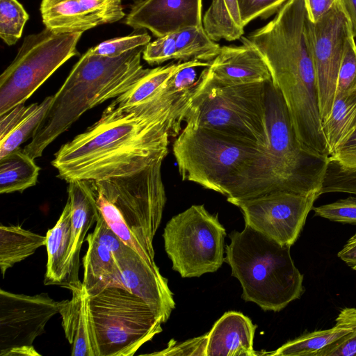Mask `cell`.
Returning <instances> with one entry per match:
<instances>
[{"mask_svg":"<svg viewBox=\"0 0 356 356\" xmlns=\"http://www.w3.org/2000/svg\"><path fill=\"white\" fill-rule=\"evenodd\" d=\"M196 89L172 76L143 102L119 106L113 102L96 122L56 152L51 165L58 177L67 182L106 179L164 161Z\"/></svg>","mask_w":356,"mask_h":356,"instance_id":"cell-1","label":"cell"},{"mask_svg":"<svg viewBox=\"0 0 356 356\" xmlns=\"http://www.w3.org/2000/svg\"><path fill=\"white\" fill-rule=\"evenodd\" d=\"M172 153L183 181L219 193L229 202L279 191L268 148L185 124Z\"/></svg>","mask_w":356,"mask_h":356,"instance_id":"cell-2","label":"cell"},{"mask_svg":"<svg viewBox=\"0 0 356 356\" xmlns=\"http://www.w3.org/2000/svg\"><path fill=\"white\" fill-rule=\"evenodd\" d=\"M145 47L117 57L85 52L53 95L42 120L23 151L32 159L66 131L87 111L129 90L149 68L140 63Z\"/></svg>","mask_w":356,"mask_h":356,"instance_id":"cell-3","label":"cell"},{"mask_svg":"<svg viewBox=\"0 0 356 356\" xmlns=\"http://www.w3.org/2000/svg\"><path fill=\"white\" fill-rule=\"evenodd\" d=\"M226 246L225 261L240 282L242 298L264 311L280 312L305 291L303 275L296 268L289 245H282L245 225L234 231Z\"/></svg>","mask_w":356,"mask_h":356,"instance_id":"cell-4","label":"cell"},{"mask_svg":"<svg viewBox=\"0 0 356 356\" xmlns=\"http://www.w3.org/2000/svg\"><path fill=\"white\" fill-rule=\"evenodd\" d=\"M268 82L209 87L204 85L200 74L184 122L268 148Z\"/></svg>","mask_w":356,"mask_h":356,"instance_id":"cell-5","label":"cell"},{"mask_svg":"<svg viewBox=\"0 0 356 356\" xmlns=\"http://www.w3.org/2000/svg\"><path fill=\"white\" fill-rule=\"evenodd\" d=\"M88 304L98 356H132L162 332L157 313L125 289L106 288Z\"/></svg>","mask_w":356,"mask_h":356,"instance_id":"cell-6","label":"cell"},{"mask_svg":"<svg viewBox=\"0 0 356 356\" xmlns=\"http://www.w3.org/2000/svg\"><path fill=\"white\" fill-rule=\"evenodd\" d=\"M266 90L268 150L278 190L301 194L318 192L329 159L303 147L285 101L272 81L267 83Z\"/></svg>","mask_w":356,"mask_h":356,"instance_id":"cell-7","label":"cell"},{"mask_svg":"<svg viewBox=\"0 0 356 356\" xmlns=\"http://www.w3.org/2000/svg\"><path fill=\"white\" fill-rule=\"evenodd\" d=\"M83 33H56L44 28L24 39L0 76V115L25 102L66 61L76 55Z\"/></svg>","mask_w":356,"mask_h":356,"instance_id":"cell-8","label":"cell"},{"mask_svg":"<svg viewBox=\"0 0 356 356\" xmlns=\"http://www.w3.org/2000/svg\"><path fill=\"white\" fill-rule=\"evenodd\" d=\"M225 235L218 216L209 213L203 204L192 205L173 216L163 234L172 269L182 277L216 272L225 260Z\"/></svg>","mask_w":356,"mask_h":356,"instance_id":"cell-9","label":"cell"},{"mask_svg":"<svg viewBox=\"0 0 356 356\" xmlns=\"http://www.w3.org/2000/svg\"><path fill=\"white\" fill-rule=\"evenodd\" d=\"M163 161L129 175L90 180L93 187L118 208L131 229L151 243L166 202Z\"/></svg>","mask_w":356,"mask_h":356,"instance_id":"cell-10","label":"cell"},{"mask_svg":"<svg viewBox=\"0 0 356 356\" xmlns=\"http://www.w3.org/2000/svg\"><path fill=\"white\" fill-rule=\"evenodd\" d=\"M63 304L47 293L29 296L1 289L0 356L41 355L33 342Z\"/></svg>","mask_w":356,"mask_h":356,"instance_id":"cell-11","label":"cell"},{"mask_svg":"<svg viewBox=\"0 0 356 356\" xmlns=\"http://www.w3.org/2000/svg\"><path fill=\"white\" fill-rule=\"evenodd\" d=\"M319 196L318 192L301 194L275 191L229 202L241 209L245 225L291 247Z\"/></svg>","mask_w":356,"mask_h":356,"instance_id":"cell-12","label":"cell"},{"mask_svg":"<svg viewBox=\"0 0 356 356\" xmlns=\"http://www.w3.org/2000/svg\"><path fill=\"white\" fill-rule=\"evenodd\" d=\"M351 33L349 21L339 0L316 22L308 18L307 34L322 123L332 109L346 43Z\"/></svg>","mask_w":356,"mask_h":356,"instance_id":"cell-13","label":"cell"},{"mask_svg":"<svg viewBox=\"0 0 356 356\" xmlns=\"http://www.w3.org/2000/svg\"><path fill=\"white\" fill-rule=\"evenodd\" d=\"M42 20L56 33H83L125 17L122 0H42Z\"/></svg>","mask_w":356,"mask_h":356,"instance_id":"cell-14","label":"cell"},{"mask_svg":"<svg viewBox=\"0 0 356 356\" xmlns=\"http://www.w3.org/2000/svg\"><path fill=\"white\" fill-rule=\"evenodd\" d=\"M243 44L223 46L200 73L204 86L223 87L272 81L261 53L245 37Z\"/></svg>","mask_w":356,"mask_h":356,"instance_id":"cell-15","label":"cell"},{"mask_svg":"<svg viewBox=\"0 0 356 356\" xmlns=\"http://www.w3.org/2000/svg\"><path fill=\"white\" fill-rule=\"evenodd\" d=\"M202 0H138L124 24L149 30L156 38L177 31L202 26Z\"/></svg>","mask_w":356,"mask_h":356,"instance_id":"cell-16","label":"cell"},{"mask_svg":"<svg viewBox=\"0 0 356 356\" xmlns=\"http://www.w3.org/2000/svg\"><path fill=\"white\" fill-rule=\"evenodd\" d=\"M116 260L123 288L143 300L165 323L175 302L168 280L157 266L147 262L129 247Z\"/></svg>","mask_w":356,"mask_h":356,"instance_id":"cell-17","label":"cell"},{"mask_svg":"<svg viewBox=\"0 0 356 356\" xmlns=\"http://www.w3.org/2000/svg\"><path fill=\"white\" fill-rule=\"evenodd\" d=\"M67 194L71 207V239L65 268L63 287L81 283L79 257L82 244L99 216L95 194L90 180L68 181Z\"/></svg>","mask_w":356,"mask_h":356,"instance_id":"cell-18","label":"cell"},{"mask_svg":"<svg viewBox=\"0 0 356 356\" xmlns=\"http://www.w3.org/2000/svg\"><path fill=\"white\" fill-rule=\"evenodd\" d=\"M220 47L208 36L202 26L157 38L145 47L142 56L149 65H159L169 60L211 62Z\"/></svg>","mask_w":356,"mask_h":356,"instance_id":"cell-19","label":"cell"},{"mask_svg":"<svg viewBox=\"0 0 356 356\" xmlns=\"http://www.w3.org/2000/svg\"><path fill=\"white\" fill-rule=\"evenodd\" d=\"M72 298L64 300L60 309L62 327L71 345L72 356H98L89 310V295L82 282L70 286Z\"/></svg>","mask_w":356,"mask_h":356,"instance_id":"cell-20","label":"cell"},{"mask_svg":"<svg viewBox=\"0 0 356 356\" xmlns=\"http://www.w3.org/2000/svg\"><path fill=\"white\" fill-rule=\"evenodd\" d=\"M257 325L241 312H228L213 325L208 334L207 356H254Z\"/></svg>","mask_w":356,"mask_h":356,"instance_id":"cell-21","label":"cell"},{"mask_svg":"<svg viewBox=\"0 0 356 356\" xmlns=\"http://www.w3.org/2000/svg\"><path fill=\"white\" fill-rule=\"evenodd\" d=\"M356 327V308L342 309L335 325L327 330L307 332L289 341L267 355L275 356H316L322 349L343 339Z\"/></svg>","mask_w":356,"mask_h":356,"instance_id":"cell-22","label":"cell"},{"mask_svg":"<svg viewBox=\"0 0 356 356\" xmlns=\"http://www.w3.org/2000/svg\"><path fill=\"white\" fill-rule=\"evenodd\" d=\"M85 241L88 248L83 258L84 272L82 283L89 296L108 287L123 288L120 268L113 254L97 241L92 232L86 236Z\"/></svg>","mask_w":356,"mask_h":356,"instance_id":"cell-23","label":"cell"},{"mask_svg":"<svg viewBox=\"0 0 356 356\" xmlns=\"http://www.w3.org/2000/svg\"><path fill=\"white\" fill-rule=\"evenodd\" d=\"M70 239L71 207L67 200L56 225L46 234L47 263L44 281L45 285L63 287Z\"/></svg>","mask_w":356,"mask_h":356,"instance_id":"cell-24","label":"cell"},{"mask_svg":"<svg viewBox=\"0 0 356 356\" xmlns=\"http://www.w3.org/2000/svg\"><path fill=\"white\" fill-rule=\"evenodd\" d=\"M322 128L330 156L356 131V88L334 99L328 117L322 123Z\"/></svg>","mask_w":356,"mask_h":356,"instance_id":"cell-25","label":"cell"},{"mask_svg":"<svg viewBox=\"0 0 356 356\" xmlns=\"http://www.w3.org/2000/svg\"><path fill=\"white\" fill-rule=\"evenodd\" d=\"M210 62L179 61L156 67L139 79L129 90L113 101L119 106H134L143 102L163 90L168 80L177 72L188 67H208Z\"/></svg>","mask_w":356,"mask_h":356,"instance_id":"cell-26","label":"cell"},{"mask_svg":"<svg viewBox=\"0 0 356 356\" xmlns=\"http://www.w3.org/2000/svg\"><path fill=\"white\" fill-rule=\"evenodd\" d=\"M46 236L34 233L20 225L0 226V270L2 278L6 271L33 254L45 245Z\"/></svg>","mask_w":356,"mask_h":356,"instance_id":"cell-27","label":"cell"},{"mask_svg":"<svg viewBox=\"0 0 356 356\" xmlns=\"http://www.w3.org/2000/svg\"><path fill=\"white\" fill-rule=\"evenodd\" d=\"M208 36L217 42L222 39L234 41L244 33L237 0H212L202 19Z\"/></svg>","mask_w":356,"mask_h":356,"instance_id":"cell-28","label":"cell"},{"mask_svg":"<svg viewBox=\"0 0 356 356\" xmlns=\"http://www.w3.org/2000/svg\"><path fill=\"white\" fill-rule=\"evenodd\" d=\"M23 149L0 159V193H22L38 181L40 167Z\"/></svg>","mask_w":356,"mask_h":356,"instance_id":"cell-29","label":"cell"},{"mask_svg":"<svg viewBox=\"0 0 356 356\" xmlns=\"http://www.w3.org/2000/svg\"><path fill=\"white\" fill-rule=\"evenodd\" d=\"M93 189L98 209L109 227L126 245L147 262L156 264L152 243L139 237L128 225L118 208L94 187Z\"/></svg>","mask_w":356,"mask_h":356,"instance_id":"cell-30","label":"cell"},{"mask_svg":"<svg viewBox=\"0 0 356 356\" xmlns=\"http://www.w3.org/2000/svg\"><path fill=\"white\" fill-rule=\"evenodd\" d=\"M53 99L48 96L35 110L16 127L7 136L0 140V159L20 149V145L32 135L44 117Z\"/></svg>","mask_w":356,"mask_h":356,"instance_id":"cell-31","label":"cell"},{"mask_svg":"<svg viewBox=\"0 0 356 356\" xmlns=\"http://www.w3.org/2000/svg\"><path fill=\"white\" fill-rule=\"evenodd\" d=\"M29 15L17 0H0V37L8 46L22 37Z\"/></svg>","mask_w":356,"mask_h":356,"instance_id":"cell-32","label":"cell"},{"mask_svg":"<svg viewBox=\"0 0 356 356\" xmlns=\"http://www.w3.org/2000/svg\"><path fill=\"white\" fill-rule=\"evenodd\" d=\"M150 40L147 32L136 30V32L129 35L105 40L88 51L94 55L117 57L138 47H145Z\"/></svg>","mask_w":356,"mask_h":356,"instance_id":"cell-33","label":"cell"},{"mask_svg":"<svg viewBox=\"0 0 356 356\" xmlns=\"http://www.w3.org/2000/svg\"><path fill=\"white\" fill-rule=\"evenodd\" d=\"M353 33L348 36L338 73L335 98L356 88V42Z\"/></svg>","mask_w":356,"mask_h":356,"instance_id":"cell-34","label":"cell"},{"mask_svg":"<svg viewBox=\"0 0 356 356\" xmlns=\"http://www.w3.org/2000/svg\"><path fill=\"white\" fill-rule=\"evenodd\" d=\"M328 193L356 194V171L343 170L336 163L329 161L318 194Z\"/></svg>","mask_w":356,"mask_h":356,"instance_id":"cell-35","label":"cell"},{"mask_svg":"<svg viewBox=\"0 0 356 356\" xmlns=\"http://www.w3.org/2000/svg\"><path fill=\"white\" fill-rule=\"evenodd\" d=\"M314 215L330 221L356 225V197L350 196L334 202L313 207Z\"/></svg>","mask_w":356,"mask_h":356,"instance_id":"cell-36","label":"cell"},{"mask_svg":"<svg viewBox=\"0 0 356 356\" xmlns=\"http://www.w3.org/2000/svg\"><path fill=\"white\" fill-rule=\"evenodd\" d=\"M288 0H237L242 24L245 27L252 20L268 19L280 9Z\"/></svg>","mask_w":356,"mask_h":356,"instance_id":"cell-37","label":"cell"},{"mask_svg":"<svg viewBox=\"0 0 356 356\" xmlns=\"http://www.w3.org/2000/svg\"><path fill=\"white\" fill-rule=\"evenodd\" d=\"M208 334L188 339L180 343L170 341L168 347L159 352L149 355H200L207 356Z\"/></svg>","mask_w":356,"mask_h":356,"instance_id":"cell-38","label":"cell"},{"mask_svg":"<svg viewBox=\"0 0 356 356\" xmlns=\"http://www.w3.org/2000/svg\"><path fill=\"white\" fill-rule=\"evenodd\" d=\"M92 234L99 243L113 254L115 259L123 254L128 247L109 227L100 212Z\"/></svg>","mask_w":356,"mask_h":356,"instance_id":"cell-39","label":"cell"},{"mask_svg":"<svg viewBox=\"0 0 356 356\" xmlns=\"http://www.w3.org/2000/svg\"><path fill=\"white\" fill-rule=\"evenodd\" d=\"M38 103L29 105L20 104L6 113L0 115V140L7 136L16 127L31 114Z\"/></svg>","mask_w":356,"mask_h":356,"instance_id":"cell-40","label":"cell"},{"mask_svg":"<svg viewBox=\"0 0 356 356\" xmlns=\"http://www.w3.org/2000/svg\"><path fill=\"white\" fill-rule=\"evenodd\" d=\"M328 159L343 170L356 171V131L349 140Z\"/></svg>","mask_w":356,"mask_h":356,"instance_id":"cell-41","label":"cell"},{"mask_svg":"<svg viewBox=\"0 0 356 356\" xmlns=\"http://www.w3.org/2000/svg\"><path fill=\"white\" fill-rule=\"evenodd\" d=\"M316 356H356V327L341 340L322 349Z\"/></svg>","mask_w":356,"mask_h":356,"instance_id":"cell-42","label":"cell"},{"mask_svg":"<svg viewBox=\"0 0 356 356\" xmlns=\"http://www.w3.org/2000/svg\"><path fill=\"white\" fill-rule=\"evenodd\" d=\"M339 0H305L308 18L316 22L330 10Z\"/></svg>","mask_w":356,"mask_h":356,"instance_id":"cell-43","label":"cell"},{"mask_svg":"<svg viewBox=\"0 0 356 356\" xmlns=\"http://www.w3.org/2000/svg\"><path fill=\"white\" fill-rule=\"evenodd\" d=\"M337 255L350 268L356 271V233L347 241Z\"/></svg>","mask_w":356,"mask_h":356,"instance_id":"cell-44","label":"cell"},{"mask_svg":"<svg viewBox=\"0 0 356 356\" xmlns=\"http://www.w3.org/2000/svg\"><path fill=\"white\" fill-rule=\"evenodd\" d=\"M349 21L353 35L356 38V0H339Z\"/></svg>","mask_w":356,"mask_h":356,"instance_id":"cell-45","label":"cell"}]
</instances>
